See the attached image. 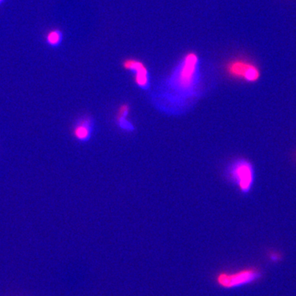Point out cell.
<instances>
[{
  "label": "cell",
  "mask_w": 296,
  "mask_h": 296,
  "mask_svg": "<svg viewBox=\"0 0 296 296\" xmlns=\"http://www.w3.org/2000/svg\"><path fill=\"white\" fill-rule=\"evenodd\" d=\"M263 278L262 269L256 266L243 267L237 271H219L214 276V282L219 288L233 290L250 286Z\"/></svg>",
  "instance_id": "cell-1"
},
{
  "label": "cell",
  "mask_w": 296,
  "mask_h": 296,
  "mask_svg": "<svg viewBox=\"0 0 296 296\" xmlns=\"http://www.w3.org/2000/svg\"><path fill=\"white\" fill-rule=\"evenodd\" d=\"M198 55L194 52L186 54L172 80L175 88L181 91L190 90L195 84L198 75Z\"/></svg>",
  "instance_id": "cell-2"
},
{
  "label": "cell",
  "mask_w": 296,
  "mask_h": 296,
  "mask_svg": "<svg viewBox=\"0 0 296 296\" xmlns=\"http://www.w3.org/2000/svg\"><path fill=\"white\" fill-rule=\"evenodd\" d=\"M225 69L229 77L248 83L257 82L261 77L259 67L247 58H232L225 64Z\"/></svg>",
  "instance_id": "cell-3"
},
{
  "label": "cell",
  "mask_w": 296,
  "mask_h": 296,
  "mask_svg": "<svg viewBox=\"0 0 296 296\" xmlns=\"http://www.w3.org/2000/svg\"><path fill=\"white\" fill-rule=\"evenodd\" d=\"M230 180L236 184L239 190L249 193L253 188L255 180V171L251 162L245 159H239L230 165L228 169Z\"/></svg>",
  "instance_id": "cell-4"
},
{
  "label": "cell",
  "mask_w": 296,
  "mask_h": 296,
  "mask_svg": "<svg viewBox=\"0 0 296 296\" xmlns=\"http://www.w3.org/2000/svg\"><path fill=\"white\" fill-rule=\"evenodd\" d=\"M122 66L129 71L134 72L135 83L142 88H147L149 85L148 70L143 62L135 58H127L123 61Z\"/></svg>",
  "instance_id": "cell-5"
},
{
  "label": "cell",
  "mask_w": 296,
  "mask_h": 296,
  "mask_svg": "<svg viewBox=\"0 0 296 296\" xmlns=\"http://www.w3.org/2000/svg\"><path fill=\"white\" fill-rule=\"evenodd\" d=\"M73 136L81 142L88 141L92 132V121L88 116L82 117L74 124L73 127Z\"/></svg>",
  "instance_id": "cell-6"
},
{
  "label": "cell",
  "mask_w": 296,
  "mask_h": 296,
  "mask_svg": "<svg viewBox=\"0 0 296 296\" xmlns=\"http://www.w3.org/2000/svg\"><path fill=\"white\" fill-rule=\"evenodd\" d=\"M61 39H62V34L58 30L51 31L48 33L47 37H46L47 42L53 46L58 45L60 43Z\"/></svg>",
  "instance_id": "cell-7"
},
{
  "label": "cell",
  "mask_w": 296,
  "mask_h": 296,
  "mask_svg": "<svg viewBox=\"0 0 296 296\" xmlns=\"http://www.w3.org/2000/svg\"><path fill=\"white\" fill-rule=\"evenodd\" d=\"M267 258L268 261L273 263H278L280 261H282L283 255L280 251L278 250H274V249H270L267 253Z\"/></svg>",
  "instance_id": "cell-8"
},
{
  "label": "cell",
  "mask_w": 296,
  "mask_h": 296,
  "mask_svg": "<svg viewBox=\"0 0 296 296\" xmlns=\"http://www.w3.org/2000/svg\"><path fill=\"white\" fill-rule=\"evenodd\" d=\"M129 111H130V107H129V106H128V105H123V106L119 108V111H118L117 119L126 118L127 114H129Z\"/></svg>",
  "instance_id": "cell-9"
},
{
  "label": "cell",
  "mask_w": 296,
  "mask_h": 296,
  "mask_svg": "<svg viewBox=\"0 0 296 296\" xmlns=\"http://www.w3.org/2000/svg\"><path fill=\"white\" fill-rule=\"evenodd\" d=\"M2 1H3V0H0V2H2Z\"/></svg>",
  "instance_id": "cell-10"
}]
</instances>
